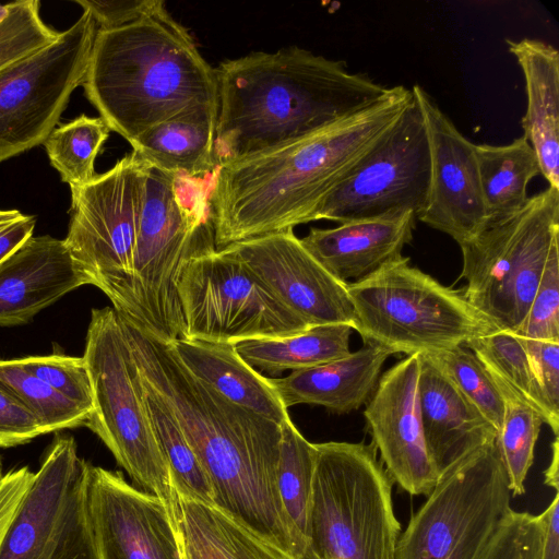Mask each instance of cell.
I'll list each match as a JSON object with an SVG mask.
<instances>
[{"label": "cell", "instance_id": "46", "mask_svg": "<svg viewBox=\"0 0 559 559\" xmlns=\"http://www.w3.org/2000/svg\"><path fill=\"white\" fill-rule=\"evenodd\" d=\"M558 437L555 438L552 443V457L550 465L545 471V484L558 491L559 477H558Z\"/></svg>", "mask_w": 559, "mask_h": 559}, {"label": "cell", "instance_id": "48", "mask_svg": "<svg viewBox=\"0 0 559 559\" xmlns=\"http://www.w3.org/2000/svg\"><path fill=\"white\" fill-rule=\"evenodd\" d=\"M3 473H2V459H1V455H0V480L1 478L3 477Z\"/></svg>", "mask_w": 559, "mask_h": 559}, {"label": "cell", "instance_id": "11", "mask_svg": "<svg viewBox=\"0 0 559 559\" xmlns=\"http://www.w3.org/2000/svg\"><path fill=\"white\" fill-rule=\"evenodd\" d=\"M148 165L133 152L90 182L70 187L63 239L72 258L122 317L134 319L133 258Z\"/></svg>", "mask_w": 559, "mask_h": 559}, {"label": "cell", "instance_id": "2", "mask_svg": "<svg viewBox=\"0 0 559 559\" xmlns=\"http://www.w3.org/2000/svg\"><path fill=\"white\" fill-rule=\"evenodd\" d=\"M413 96L412 88L390 87L379 102L308 136L218 166L210 198L216 250L313 222Z\"/></svg>", "mask_w": 559, "mask_h": 559}, {"label": "cell", "instance_id": "44", "mask_svg": "<svg viewBox=\"0 0 559 559\" xmlns=\"http://www.w3.org/2000/svg\"><path fill=\"white\" fill-rule=\"evenodd\" d=\"M33 475L28 466H22L4 474L0 480V543Z\"/></svg>", "mask_w": 559, "mask_h": 559}, {"label": "cell", "instance_id": "21", "mask_svg": "<svg viewBox=\"0 0 559 559\" xmlns=\"http://www.w3.org/2000/svg\"><path fill=\"white\" fill-rule=\"evenodd\" d=\"M415 219L407 213L311 228L300 241L333 276L348 284L402 259L404 247L413 239Z\"/></svg>", "mask_w": 559, "mask_h": 559}, {"label": "cell", "instance_id": "10", "mask_svg": "<svg viewBox=\"0 0 559 559\" xmlns=\"http://www.w3.org/2000/svg\"><path fill=\"white\" fill-rule=\"evenodd\" d=\"M511 496L496 440L469 452L441 473L413 513L395 559H478Z\"/></svg>", "mask_w": 559, "mask_h": 559}, {"label": "cell", "instance_id": "4", "mask_svg": "<svg viewBox=\"0 0 559 559\" xmlns=\"http://www.w3.org/2000/svg\"><path fill=\"white\" fill-rule=\"evenodd\" d=\"M82 86L110 131L130 145L191 107H218L215 68L165 7L130 24L97 29Z\"/></svg>", "mask_w": 559, "mask_h": 559}, {"label": "cell", "instance_id": "16", "mask_svg": "<svg viewBox=\"0 0 559 559\" xmlns=\"http://www.w3.org/2000/svg\"><path fill=\"white\" fill-rule=\"evenodd\" d=\"M222 250L237 258L307 325L344 323L354 330L355 311L347 284L333 276L293 229L236 242Z\"/></svg>", "mask_w": 559, "mask_h": 559}, {"label": "cell", "instance_id": "34", "mask_svg": "<svg viewBox=\"0 0 559 559\" xmlns=\"http://www.w3.org/2000/svg\"><path fill=\"white\" fill-rule=\"evenodd\" d=\"M110 133L100 118L85 115L55 128L44 142L51 166L70 187L83 186L97 175L95 159Z\"/></svg>", "mask_w": 559, "mask_h": 559}, {"label": "cell", "instance_id": "13", "mask_svg": "<svg viewBox=\"0 0 559 559\" xmlns=\"http://www.w3.org/2000/svg\"><path fill=\"white\" fill-rule=\"evenodd\" d=\"M88 462L57 436L0 543V559H98L88 504Z\"/></svg>", "mask_w": 559, "mask_h": 559}, {"label": "cell", "instance_id": "22", "mask_svg": "<svg viewBox=\"0 0 559 559\" xmlns=\"http://www.w3.org/2000/svg\"><path fill=\"white\" fill-rule=\"evenodd\" d=\"M418 357L423 430L441 474L464 455L495 441L497 430L426 354Z\"/></svg>", "mask_w": 559, "mask_h": 559}, {"label": "cell", "instance_id": "26", "mask_svg": "<svg viewBox=\"0 0 559 559\" xmlns=\"http://www.w3.org/2000/svg\"><path fill=\"white\" fill-rule=\"evenodd\" d=\"M218 107H191L142 133L132 152L147 165L170 174L204 177L218 165L214 156Z\"/></svg>", "mask_w": 559, "mask_h": 559}, {"label": "cell", "instance_id": "32", "mask_svg": "<svg viewBox=\"0 0 559 559\" xmlns=\"http://www.w3.org/2000/svg\"><path fill=\"white\" fill-rule=\"evenodd\" d=\"M481 361L488 372L522 396L543 417L555 437L559 431V412L544 394L521 338L513 332L493 330L464 344Z\"/></svg>", "mask_w": 559, "mask_h": 559}, {"label": "cell", "instance_id": "18", "mask_svg": "<svg viewBox=\"0 0 559 559\" xmlns=\"http://www.w3.org/2000/svg\"><path fill=\"white\" fill-rule=\"evenodd\" d=\"M418 377V354L400 360L379 378L364 416L371 443L393 483L412 496L426 497L441 474L425 441Z\"/></svg>", "mask_w": 559, "mask_h": 559}, {"label": "cell", "instance_id": "8", "mask_svg": "<svg viewBox=\"0 0 559 559\" xmlns=\"http://www.w3.org/2000/svg\"><path fill=\"white\" fill-rule=\"evenodd\" d=\"M558 245L559 189L548 187L460 246L464 297L496 329L514 333Z\"/></svg>", "mask_w": 559, "mask_h": 559}, {"label": "cell", "instance_id": "3", "mask_svg": "<svg viewBox=\"0 0 559 559\" xmlns=\"http://www.w3.org/2000/svg\"><path fill=\"white\" fill-rule=\"evenodd\" d=\"M218 166L308 136L383 98L390 91L352 73L344 61L293 46L257 51L215 68Z\"/></svg>", "mask_w": 559, "mask_h": 559}, {"label": "cell", "instance_id": "37", "mask_svg": "<svg viewBox=\"0 0 559 559\" xmlns=\"http://www.w3.org/2000/svg\"><path fill=\"white\" fill-rule=\"evenodd\" d=\"M38 0L9 3V13L0 23V70L55 43L60 33L40 16Z\"/></svg>", "mask_w": 559, "mask_h": 559}, {"label": "cell", "instance_id": "12", "mask_svg": "<svg viewBox=\"0 0 559 559\" xmlns=\"http://www.w3.org/2000/svg\"><path fill=\"white\" fill-rule=\"evenodd\" d=\"M177 292L186 340L235 344L296 334L309 326L222 249L197 251L188 258Z\"/></svg>", "mask_w": 559, "mask_h": 559}, {"label": "cell", "instance_id": "17", "mask_svg": "<svg viewBox=\"0 0 559 559\" xmlns=\"http://www.w3.org/2000/svg\"><path fill=\"white\" fill-rule=\"evenodd\" d=\"M426 123L430 148V185L416 218L453 238L459 246L490 223L484 204L475 144L419 85L412 87Z\"/></svg>", "mask_w": 559, "mask_h": 559}, {"label": "cell", "instance_id": "24", "mask_svg": "<svg viewBox=\"0 0 559 559\" xmlns=\"http://www.w3.org/2000/svg\"><path fill=\"white\" fill-rule=\"evenodd\" d=\"M507 44L525 80L523 135L535 151L549 187L559 189V52L537 39H508Z\"/></svg>", "mask_w": 559, "mask_h": 559}, {"label": "cell", "instance_id": "43", "mask_svg": "<svg viewBox=\"0 0 559 559\" xmlns=\"http://www.w3.org/2000/svg\"><path fill=\"white\" fill-rule=\"evenodd\" d=\"M520 338L547 401L559 412V341Z\"/></svg>", "mask_w": 559, "mask_h": 559}, {"label": "cell", "instance_id": "47", "mask_svg": "<svg viewBox=\"0 0 559 559\" xmlns=\"http://www.w3.org/2000/svg\"><path fill=\"white\" fill-rule=\"evenodd\" d=\"M9 13V3L0 4V23L5 19Z\"/></svg>", "mask_w": 559, "mask_h": 559}, {"label": "cell", "instance_id": "36", "mask_svg": "<svg viewBox=\"0 0 559 559\" xmlns=\"http://www.w3.org/2000/svg\"><path fill=\"white\" fill-rule=\"evenodd\" d=\"M426 355L486 417L498 435L503 419L502 396L477 356L465 345Z\"/></svg>", "mask_w": 559, "mask_h": 559}, {"label": "cell", "instance_id": "5", "mask_svg": "<svg viewBox=\"0 0 559 559\" xmlns=\"http://www.w3.org/2000/svg\"><path fill=\"white\" fill-rule=\"evenodd\" d=\"M216 170L192 177L148 165L134 247L130 321L165 343L186 340L177 292L183 262L197 251L216 248L210 205Z\"/></svg>", "mask_w": 559, "mask_h": 559}, {"label": "cell", "instance_id": "15", "mask_svg": "<svg viewBox=\"0 0 559 559\" xmlns=\"http://www.w3.org/2000/svg\"><path fill=\"white\" fill-rule=\"evenodd\" d=\"M97 25L87 11L47 47L0 70V163L44 144L82 85Z\"/></svg>", "mask_w": 559, "mask_h": 559}, {"label": "cell", "instance_id": "25", "mask_svg": "<svg viewBox=\"0 0 559 559\" xmlns=\"http://www.w3.org/2000/svg\"><path fill=\"white\" fill-rule=\"evenodd\" d=\"M182 365L229 402L277 425L290 419L272 378L249 366L230 343L178 340L167 343Z\"/></svg>", "mask_w": 559, "mask_h": 559}, {"label": "cell", "instance_id": "30", "mask_svg": "<svg viewBox=\"0 0 559 559\" xmlns=\"http://www.w3.org/2000/svg\"><path fill=\"white\" fill-rule=\"evenodd\" d=\"M131 369L158 448L168 466L175 491L182 497L214 506V495L207 474L173 411L140 376L132 359Z\"/></svg>", "mask_w": 559, "mask_h": 559}, {"label": "cell", "instance_id": "23", "mask_svg": "<svg viewBox=\"0 0 559 559\" xmlns=\"http://www.w3.org/2000/svg\"><path fill=\"white\" fill-rule=\"evenodd\" d=\"M389 353L364 346L334 361L272 378L286 408L312 404L334 414L360 408L373 394Z\"/></svg>", "mask_w": 559, "mask_h": 559}, {"label": "cell", "instance_id": "1", "mask_svg": "<svg viewBox=\"0 0 559 559\" xmlns=\"http://www.w3.org/2000/svg\"><path fill=\"white\" fill-rule=\"evenodd\" d=\"M118 316L138 372L170 407L206 472L214 506L302 559L277 487L281 426L226 400L194 377L167 343Z\"/></svg>", "mask_w": 559, "mask_h": 559}, {"label": "cell", "instance_id": "39", "mask_svg": "<svg viewBox=\"0 0 559 559\" xmlns=\"http://www.w3.org/2000/svg\"><path fill=\"white\" fill-rule=\"evenodd\" d=\"M542 521L510 508L478 559H539Z\"/></svg>", "mask_w": 559, "mask_h": 559}, {"label": "cell", "instance_id": "45", "mask_svg": "<svg viewBox=\"0 0 559 559\" xmlns=\"http://www.w3.org/2000/svg\"><path fill=\"white\" fill-rule=\"evenodd\" d=\"M36 219L17 210H0V262L33 236Z\"/></svg>", "mask_w": 559, "mask_h": 559}, {"label": "cell", "instance_id": "28", "mask_svg": "<svg viewBox=\"0 0 559 559\" xmlns=\"http://www.w3.org/2000/svg\"><path fill=\"white\" fill-rule=\"evenodd\" d=\"M349 324L308 326L290 335L235 343L239 356L257 371L280 374L324 365L350 354Z\"/></svg>", "mask_w": 559, "mask_h": 559}, {"label": "cell", "instance_id": "20", "mask_svg": "<svg viewBox=\"0 0 559 559\" xmlns=\"http://www.w3.org/2000/svg\"><path fill=\"white\" fill-rule=\"evenodd\" d=\"M83 285L92 283L64 240L32 236L0 262V326L24 324Z\"/></svg>", "mask_w": 559, "mask_h": 559}, {"label": "cell", "instance_id": "19", "mask_svg": "<svg viewBox=\"0 0 559 559\" xmlns=\"http://www.w3.org/2000/svg\"><path fill=\"white\" fill-rule=\"evenodd\" d=\"M88 504L98 559H183L165 503L121 473L91 465Z\"/></svg>", "mask_w": 559, "mask_h": 559}, {"label": "cell", "instance_id": "35", "mask_svg": "<svg viewBox=\"0 0 559 559\" xmlns=\"http://www.w3.org/2000/svg\"><path fill=\"white\" fill-rule=\"evenodd\" d=\"M0 384L29 409L45 435L85 426L90 418L87 412L27 372L16 359H0Z\"/></svg>", "mask_w": 559, "mask_h": 559}, {"label": "cell", "instance_id": "14", "mask_svg": "<svg viewBox=\"0 0 559 559\" xmlns=\"http://www.w3.org/2000/svg\"><path fill=\"white\" fill-rule=\"evenodd\" d=\"M414 94V93H413ZM430 185V148L415 96L345 178L326 195L313 221L346 223L399 216L424 207Z\"/></svg>", "mask_w": 559, "mask_h": 559}, {"label": "cell", "instance_id": "6", "mask_svg": "<svg viewBox=\"0 0 559 559\" xmlns=\"http://www.w3.org/2000/svg\"><path fill=\"white\" fill-rule=\"evenodd\" d=\"M311 559H395L393 480L372 443H316Z\"/></svg>", "mask_w": 559, "mask_h": 559}, {"label": "cell", "instance_id": "7", "mask_svg": "<svg viewBox=\"0 0 559 559\" xmlns=\"http://www.w3.org/2000/svg\"><path fill=\"white\" fill-rule=\"evenodd\" d=\"M355 328L366 346L391 355L451 349L496 328L464 297L421 270L409 258L347 284ZM498 330V329H497Z\"/></svg>", "mask_w": 559, "mask_h": 559}, {"label": "cell", "instance_id": "27", "mask_svg": "<svg viewBox=\"0 0 559 559\" xmlns=\"http://www.w3.org/2000/svg\"><path fill=\"white\" fill-rule=\"evenodd\" d=\"M174 514L183 559H294L215 506L176 492Z\"/></svg>", "mask_w": 559, "mask_h": 559}, {"label": "cell", "instance_id": "38", "mask_svg": "<svg viewBox=\"0 0 559 559\" xmlns=\"http://www.w3.org/2000/svg\"><path fill=\"white\" fill-rule=\"evenodd\" d=\"M27 372L44 381L91 416L93 396L90 376L82 357L52 354L16 359Z\"/></svg>", "mask_w": 559, "mask_h": 559}, {"label": "cell", "instance_id": "33", "mask_svg": "<svg viewBox=\"0 0 559 559\" xmlns=\"http://www.w3.org/2000/svg\"><path fill=\"white\" fill-rule=\"evenodd\" d=\"M491 377L503 401V419L496 443L511 495L521 496L525 492V480L545 423L542 415L522 396L497 377Z\"/></svg>", "mask_w": 559, "mask_h": 559}, {"label": "cell", "instance_id": "40", "mask_svg": "<svg viewBox=\"0 0 559 559\" xmlns=\"http://www.w3.org/2000/svg\"><path fill=\"white\" fill-rule=\"evenodd\" d=\"M514 334L559 341V245L552 248L532 304Z\"/></svg>", "mask_w": 559, "mask_h": 559}, {"label": "cell", "instance_id": "9", "mask_svg": "<svg viewBox=\"0 0 559 559\" xmlns=\"http://www.w3.org/2000/svg\"><path fill=\"white\" fill-rule=\"evenodd\" d=\"M83 358L93 396V411L85 426L105 443L130 478L158 497L175 518L176 491L136 390L128 342L114 308L92 310Z\"/></svg>", "mask_w": 559, "mask_h": 559}, {"label": "cell", "instance_id": "41", "mask_svg": "<svg viewBox=\"0 0 559 559\" xmlns=\"http://www.w3.org/2000/svg\"><path fill=\"white\" fill-rule=\"evenodd\" d=\"M40 435L45 433L36 417L0 384V447L24 444Z\"/></svg>", "mask_w": 559, "mask_h": 559}, {"label": "cell", "instance_id": "31", "mask_svg": "<svg viewBox=\"0 0 559 559\" xmlns=\"http://www.w3.org/2000/svg\"><path fill=\"white\" fill-rule=\"evenodd\" d=\"M277 487L285 514L294 531L302 559H311L309 519L316 465V443L309 442L292 419L281 425Z\"/></svg>", "mask_w": 559, "mask_h": 559}, {"label": "cell", "instance_id": "29", "mask_svg": "<svg viewBox=\"0 0 559 559\" xmlns=\"http://www.w3.org/2000/svg\"><path fill=\"white\" fill-rule=\"evenodd\" d=\"M479 182L489 223L520 211L527 186L540 174L535 151L522 135L506 145L475 144Z\"/></svg>", "mask_w": 559, "mask_h": 559}, {"label": "cell", "instance_id": "42", "mask_svg": "<svg viewBox=\"0 0 559 559\" xmlns=\"http://www.w3.org/2000/svg\"><path fill=\"white\" fill-rule=\"evenodd\" d=\"M87 11L98 29L120 27L165 7L162 0H75Z\"/></svg>", "mask_w": 559, "mask_h": 559}]
</instances>
